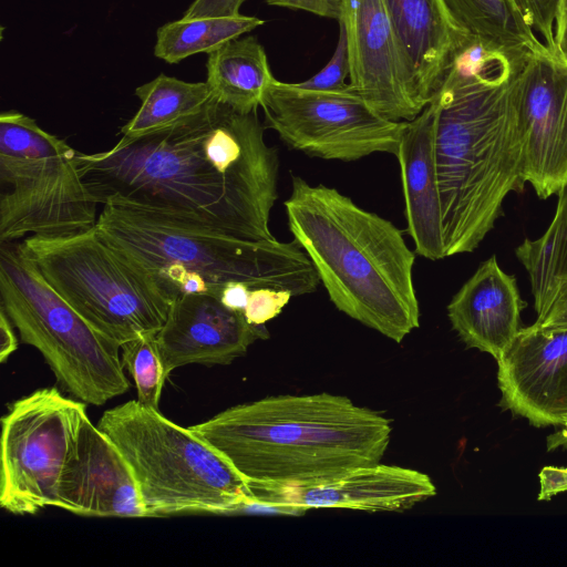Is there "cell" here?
<instances>
[{
  "instance_id": "cell-10",
  "label": "cell",
  "mask_w": 567,
  "mask_h": 567,
  "mask_svg": "<svg viewBox=\"0 0 567 567\" xmlns=\"http://www.w3.org/2000/svg\"><path fill=\"white\" fill-rule=\"evenodd\" d=\"M86 405L56 388H42L12 402L1 419L0 505L16 515L55 507L59 482Z\"/></svg>"
},
{
  "instance_id": "cell-33",
  "label": "cell",
  "mask_w": 567,
  "mask_h": 567,
  "mask_svg": "<svg viewBox=\"0 0 567 567\" xmlns=\"http://www.w3.org/2000/svg\"><path fill=\"white\" fill-rule=\"evenodd\" d=\"M535 324L545 328H567V287L556 297L546 315Z\"/></svg>"
},
{
  "instance_id": "cell-8",
  "label": "cell",
  "mask_w": 567,
  "mask_h": 567,
  "mask_svg": "<svg viewBox=\"0 0 567 567\" xmlns=\"http://www.w3.org/2000/svg\"><path fill=\"white\" fill-rule=\"evenodd\" d=\"M0 296L21 341L42 354L65 392L92 405L127 392L121 346L87 323L14 243L0 244Z\"/></svg>"
},
{
  "instance_id": "cell-35",
  "label": "cell",
  "mask_w": 567,
  "mask_h": 567,
  "mask_svg": "<svg viewBox=\"0 0 567 567\" xmlns=\"http://www.w3.org/2000/svg\"><path fill=\"white\" fill-rule=\"evenodd\" d=\"M13 323L0 306V361L3 363L19 347Z\"/></svg>"
},
{
  "instance_id": "cell-18",
  "label": "cell",
  "mask_w": 567,
  "mask_h": 567,
  "mask_svg": "<svg viewBox=\"0 0 567 567\" xmlns=\"http://www.w3.org/2000/svg\"><path fill=\"white\" fill-rule=\"evenodd\" d=\"M524 305L516 278L492 256L454 295L447 305V317L468 348L486 352L497 362L520 329Z\"/></svg>"
},
{
  "instance_id": "cell-21",
  "label": "cell",
  "mask_w": 567,
  "mask_h": 567,
  "mask_svg": "<svg viewBox=\"0 0 567 567\" xmlns=\"http://www.w3.org/2000/svg\"><path fill=\"white\" fill-rule=\"evenodd\" d=\"M452 18L470 37L506 55L518 66L550 53L527 23L516 0H444Z\"/></svg>"
},
{
  "instance_id": "cell-12",
  "label": "cell",
  "mask_w": 567,
  "mask_h": 567,
  "mask_svg": "<svg viewBox=\"0 0 567 567\" xmlns=\"http://www.w3.org/2000/svg\"><path fill=\"white\" fill-rule=\"evenodd\" d=\"M523 138V178L540 199L567 184V64L551 53L530 56L515 78Z\"/></svg>"
},
{
  "instance_id": "cell-9",
  "label": "cell",
  "mask_w": 567,
  "mask_h": 567,
  "mask_svg": "<svg viewBox=\"0 0 567 567\" xmlns=\"http://www.w3.org/2000/svg\"><path fill=\"white\" fill-rule=\"evenodd\" d=\"M79 152L19 111L0 114V244L94 227Z\"/></svg>"
},
{
  "instance_id": "cell-17",
  "label": "cell",
  "mask_w": 567,
  "mask_h": 567,
  "mask_svg": "<svg viewBox=\"0 0 567 567\" xmlns=\"http://www.w3.org/2000/svg\"><path fill=\"white\" fill-rule=\"evenodd\" d=\"M55 507L84 516L146 517L130 465L89 417L64 465Z\"/></svg>"
},
{
  "instance_id": "cell-13",
  "label": "cell",
  "mask_w": 567,
  "mask_h": 567,
  "mask_svg": "<svg viewBox=\"0 0 567 567\" xmlns=\"http://www.w3.org/2000/svg\"><path fill=\"white\" fill-rule=\"evenodd\" d=\"M350 87L384 117L402 122L425 107L419 100L385 0H342Z\"/></svg>"
},
{
  "instance_id": "cell-3",
  "label": "cell",
  "mask_w": 567,
  "mask_h": 567,
  "mask_svg": "<svg viewBox=\"0 0 567 567\" xmlns=\"http://www.w3.org/2000/svg\"><path fill=\"white\" fill-rule=\"evenodd\" d=\"M516 74L453 61L431 100L445 257L475 250L506 196L524 188Z\"/></svg>"
},
{
  "instance_id": "cell-23",
  "label": "cell",
  "mask_w": 567,
  "mask_h": 567,
  "mask_svg": "<svg viewBox=\"0 0 567 567\" xmlns=\"http://www.w3.org/2000/svg\"><path fill=\"white\" fill-rule=\"evenodd\" d=\"M141 104L120 128L121 141L134 140L182 123L206 110L215 97L207 82H186L159 74L137 86Z\"/></svg>"
},
{
  "instance_id": "cell-6",
  "label": "cell",
  "mask_w": 567,
  "mask_h": 567,
  "mask_svg": "<svg viewBox=\"0 0 567 567\" xmlns=\"http://www.w3.org/2000/svg\"><path fill=\"white\" fill-rule=\"evenodd\" d=\"M97 427L130 465L146 517L239 513L251 499L224 456L159 410L131 400L104 411Z\"/></svg>"
},
{
  "instance_id": "cell-14",
  "label": "cell",
  "mask_w": 567,
  "mask_h": 567,
  "mask_svg": "<svg viewBox=\"0 0 567 567\" xmlns=\"http://www.w3.org/2000/svg\"><path fill=\"white\" fill-rule=\"evenodd\" d=\"M246 512L309 508H349L367 512H402L436 494L429 475L396 465L372 464L336 477L305 485L249 487Z\"/></svg>"
},
{
  "instance_id": "cell-29",
  "label": "cell",
  "mask_w": 567,
  "mask_h": 567,
  "mask_svg": "<svg viewBox=\"0 0 567 567\" xmlns=\"http://www.w3.org/2000/svg\"><path fill=\"white\" fill-rule=\"evenodd\" d=\"M527 23L542 34L544 44L554 54L555 22L561 0H516Z\"/></svg>"
},
{
  "instance_id": "cell-1",
  "label": "cell",
  "mask_w": 567,
  "mask_h": 567,
  "mask_svg": "<svg viewBox=\"0 0 567 567\" xmlns=\"http://www.w3.org/2000/svg\"><path fill=\"white\" fill-rule=\"evenodd\" d=\"M257 111L216 100L202 113L107 151L79 153L83 181L109 202L198 223L251 240H270L279 157Z\"/></svg>"
},
{
  "instance_id": "cell-5",
  "label": "cell",
  "mask_w": 567,
  "mask_h": 567,
  "mask_svg": "<svg viewBox=\"0 0 567 567\" xmlns=\"http://www.w3.org/2000/svg\"><path fill=\"white\" fill-rule=\"evenodd\" d=\"M95 226L110 245L154 275L175 297H218L230 282L289 290L298 297L315 292L320 282L295 239H245L112 202L103 204Z\"/></svg>"
},
{
  "instance_id": "cell-28",
  "label": "cell",
  "mask_w": 567,
  "mask_h": 567,
  "mask_svg": "<svg viewBox=\"0 0 567 567\" xmlns=\"http://www.w3.org/2000/svg\"><path fill=\"white\" fill-rule=\"evenodd\" d=\"M293 295L289 290L268 287L250 288L243 311L246 320L254 326H264L279 316Z\"/></svg>"
},
{
  "instance_id": "cell-26",
  "label": "cell",
  "mask_w": 567,
  "mask_h": 567,
  "mask_svg": "<svg viewBox=\"0 0 567 567\" xmlns=\"http://www.w3.org/2000/svg\"><path fill=\"white\" fill-rule=\"evenodd\" d=\"M122 362L131 374L137 401L159 410L163 385L167 379L158 351L156 333H142L121 346Z\"/></svg>"
},
{
  "instance_id": "cell-2",
  "label": "cell",
  "mask_w": 567,
  "mask_h": 567,
  "mask_svg": "<svg viewBox=\"0 0 567 567\" xmlns=\"http://www.w3.org/2000/svg\"><path fill=\"white\" fill-rule=\"evenodd\" d=\"M189 429L249 487L311 484L380 463L391 436L384 415L328 392L262 398Z\"/></svg>"
},
{
  "instance_id": "cell-11",
  "label": "cell",
  "mask_w": 567,
  "mask_h": 567,
  "mask_svg": "<svg viewBox=\"0 0 567 567\" xmlns=\"http://www.w3.org/2000/svg\"><path fill=\"white\" fill-rule=\"evenodd\" d=\"M260 107L265 126L289 147L342 162L374 153L396 155L405 123L381 115L350 85L343 91H317L275 79Z\"/></svg>"
},
{
  "instance_id": "cell-25",
  "label": "cell",
  "mask_w": 567,
  "mask_h": 567,
  "mask_svg": "<svg viewBox=\"0 0 567 567\" xmlns=\"http://www.w3.org/2000/svg\"><path fill=\"white\" fill-rule=\"evenodd\" d=\"M261 24V19L243 14L182 18L157 29L154 55L169 64L179 63L194 54H209Z\"/></svg>"
},
{
  "instance_id": "cell-4",
  "label": "cell",
  "mask_w": 567,
  "mask_h": 567,
  "mask_svg": "<svg viewBox=\"0 0 567 567\" xmlns=\"http://www.w3.org/2000/svg\"><path fill=\"white\" fill-rule=\"evenodd\" d=\"M289 229L338 310L396 343L420 326L415 252L390 220L292 176Z\"/></svg>"
},
{
  "instance_id": "cell-16",
  "label": "cell",
  "mask_w": 567,
  "mask_h": 567,
  "mask_svg": "<svg viewBox=\"0 0 567 567\" xmlns=\"http://www.w3.org/2000/svg\"><path fill=\"white\" fill-rule=\"evenodd\" d=\"M268 337L265 324H250L243 312L226 307L212 293L175 297L156 333L167 378L187 364H230L255 341Z\"/></svg>"
},
{
  "instance_id": "cell-34",
  "label": "cell",
  "mask_w": 567,
  "mask_h": 567,
  "mask_svg": "<svg viewBox=\"0 0 567 567\" xmlns=\"http://www.w3.org/2000/svg\"><path fill=\"white\" fill-rule=\"evenodd\" d=\"M250 288L243 282H230L220 290L218 298L226 307L243 312Z\"/></svg>"
},
{
  "instance_id": "cell-19",
  "label": "cell",
  "mask_w": 567,
  "mask_h": 567,
  "mask_svg": "<svg viewBox=\"0 0 567 567\" xmlns=\"http://www.w3.org/2000/svg\"><path fill=\"white\" fill-rule=\"evenodd\" d=\"M402 58L419 100L426 106L455 52L470 37L444 0H385Z\"/></svg>"
},
{
  "instance_id": "cell-30",
  "label": "cell",
  "mask_w": 567,
  "mask_h": 567,
  "mask_svg": "<svg viewBox=\"0 0 567 567\" xmlns=\"http://www.w3.org/2000/svg\"><path fill=\"white\" fill-rule=\"evenodd\" d=\"M244 0H195L185 11L184 19L231 17L239 13Z\"/></svg>"
},
{
  "instance_id": "cell-24",
  "label": "cell",
  "mask_w": 567,
  "mask_h": 567,
  "mask_svg": "<svg viewBox=\"0 0 567 567\" xmlns=\"http://www.w3.org/2000/svg\"><path fill=\"white\" fill-rule=\"evenodd\" d=\"M551 223L537 239L526 238L515 250L528 274L536 321L567 287V184L558 192Z\"/></svg>"
},
{
  "instance_id": "cell-36",
  "label": "cell",
  "mask_w": 567,
  "mask_h": 567,
  "mask_svg": "<svg viewBox=\"0 0 567 567\" xmlns=\"http://www.w3.org/2000/svg\"><path fill=\"white\" fill-rule=\"evenodd\" d=\"M554 55L567 64V0H561L555 22Z\"/></svg>"
},
{
  "instance_id": "cell-20",
  "label": "cell",
  "mask_w": 567,
  "mask_h": 567,
  "mask_svg": "<svg viewBox=\"0 0 567 567\" xmlns=\"http://www.w3.org/2000/svg\"><path fill=\"white\" fill-rule=\"evenodd\" d=\"M435 105L431 101L405 121L399 151L408 233L415 252L430 260L445 258L442 212L434 153Z\"/></svg>"
},
{
  "instance_id": "cell-31",
  "label": "cell",
  "mask_w": 567,
  "mask_h": 567,
  "mask_svg": "<svg viewBox=\"0 0 567 567\" xmlns=\"http://www.w3.org/2000/svg\"><path fill=\"white\" fill-rule=\"evenodd\" d=\"M271 6L303 10L313 14L340 20L342 0H266Z\"/></svg>"
},
{
  "instance_id": "cell-15",
  "label": "cell",
  "mask_w": 567,
  "mask_h": 567,
  "mask_svg": "<svg viewBox=\"0 0 567 567\" xmlns=\"http://www.w3.org/2000/svg\"><path fill=\"white\" fill-rule=\"evenodd\" d=\"M501 405L536 427L567 417V328H520L497 361Z\"/></svg>"
},
{
  "instance_id": "cell-22",
  "label": "cell",
  "mask_w": 567,
  "mask_h": 567,
  "mask_svg": "<svg viewBox=\"0 0 567 567\" xmlns=\"http://www.w3.org/2000/svg\"><path fill=\"white\" fill-rule=\"evenodd\" d=\"M206 69L215 100L243 114L260 107L275 80L265 49L252 35L230 40L210 52Z\"/></svg>"
},
{
  "instance_id": "cell-32",
  "label": "cell",
  "mask_w": 567,
  "mask_h": 567,
  "mask_svg": "<svg viewBox=\"0 0 567 567\" xmlns=\"http://www.w3.org/2000/svg\"><path fill=\"white\" fill-rule=\"evenodd\" d=\"M538 501H549L567 491V467L545 466L539 472Z\"/></svg>"
},
{
  "instance_id": "cell-27",
  "label": "cell",
  "mask_w": 567,
  "mask_h": 567,
  "mask_svg": "<svg viewBox=\"0 0 567 567\" xmlns=\"http://www.w3.org/2000/svg\"><path fill=\"white\" fill-rule=\"evenodd\" d=\"M334 53L328 64L307 81L296 83L298 86L317 91H343L349 87L346 78L350 75V60L346 30L342 23Z\"/></svg>"
},
{
  "instance_id": "cell-7",
  "label": "cell",
  "mask_w": 567,
  "mask_h": 567,
  "mask_svg": "<svg viewBox=\"0 0 567 567\" xmlns=\"http://www.w3.org/2000/svg\"><path fill=\"white\" fill-rule=\"evenodd\" d=\"M20 255L95 330L117 344L157 333L175 296L150 271L110 245L96 226L30 236Z\"/></svg>"
},
{
  "instance_id": "cell-37",
  "label": "cell",
  "mask_w": 567,
  "mask_h": 567,
  "mask_svg": "<svg viewBox=\"0 0 567 567\" xmlns=\"http://www.w3.org/2000/svg\"><path fill=\"white\" fill-rule=\"evenodd\" d=\"M559 426H561L559 431L547 437L548 451L567 447V417Z\"/></svg>"
}]
</instances>
